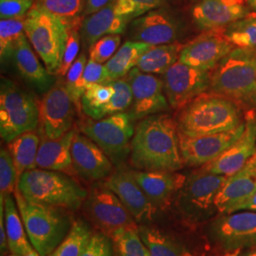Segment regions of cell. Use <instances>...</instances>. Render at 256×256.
<instances>
[{
	"mask_svg": "<svg viewBox=\"0 0 256 256\" xmlns=\"http://www.w3.org/2000/svg\"><path fill=\"white\" fill-rule=\"evenodd\" d=\"M152 46L144 42H126L104 64L110 82L126 77L130 70L137 66L140 58Z\"/></svg>",
	"mask_w": 256,
	"mask_h": 256,
	"instance_id": "f1b7e54d",
	"label": "cell"
},
{
	"mask_svg": "<svg viewBox=\"0 0 256 256\" xmlns=\"http://www.w3.org/2000/svg\"><path fill=\"white\" fill-rule=\"evenodd\" d=\"M132 92L126 77L96 84L88 88L81 98V108L90 119L101 120L126 112L132 106Z\"/></svg>",
	"mask_w": 256,
	"mask_h": 256,
	"instance_id": "30bf717a",
	"label": "cell"
},
{
	"mask_svg": "<svg viewBox=\"0 0 256 256\" xmlns=\"http://www.w3.org/2000/svg\"><path fill=\"white\" fill-rule=\"evenodd\" d=\"M70 28L62 19L34 4L25 18V34L46 70L57 75L63 60Z\"/></svg>",
	"mask_w": 256,
	"mask_h": 256,
	"instance_id": "8992f818",
	"label": "cell"
},
{
	"mask_svg": "<svg viewBox=\"0 0 256 256\" xmlns=\"http://www.w3.org/2000/svg\"><path fill=\"white\" fill-rule=\"evenodd\" d=\"M132 92V106L129 112L135 120L160 114L169 110L162 79L154 74H144L134 68L126 76Z\"/></svg>",
	"mask_w": 256,
	"mask_h": 256,
	"instance_id": "5bb4252c",
	"label": "cell"
},
{
	"mask_svg": "<svg viewBox=\"0 0 256 256\" xmlns=\"http://www.w3.org/2000/svg\"><path fill=\"white\" fill-rule=\"evenodd\" d=\"M256 192V154L242 169L228 176L214 200V207L222 214H232Z\"/></svg>",
	"mask_w": 256,
	"mask_h": 256,
	"instance_id": "7402d4cb",
	"label": "cell"
},
{
	"mask_svg": "<svg viewBox=\"0 0 256 256\" xmlns=\"http://www.w3.org/2000/svg\"><path fill=\"white\" fill-rule=\"evenodd\" d=\"M209 90L238 106H256V48L234 46L210 72Z\"/></svg>",
	"mask_w": 256,
	"mask_h": 256,
	"instance_id": "7a4b0ae2",
	"label": "cell"
},
{
	"mask_svg": "<svg viewBox=\"0 0 256 256\" xmlns=\"http://www.w3.org/2000/svg\"><path fill=\"white\" fill-rule=\"evenodd\" d=\"M106 82H110V79L106 74V70L104 68V66L88 59V63L86 64V68L84 70L82 77L72 96L75 104L77 106L79 104V102H81L82 94L88 88L96 84H102Z\"/></svg>",
	"mask_w": 256,
	"mask_h": 256,
	"instance_id": "74e56055",
	"label": "cell"
},
{
	"mask_svg": "<svg viewBox=\"0 0 256 256\" xmlns=\"http://www.w3.org/2000/svg\"><path fill=\"white\" fill-rule=\"evenodd\" d=\"M16 187L28 202L62 210H78L88 196L72 176L40 168L26 171Z\"/></svg>",
	"mask_w": 256,
	"mask_h": 256,
	"instance_id": "277c9868",
	"label": "cell"
},
{
	"mask_svg": "<svg viewBox=\"0 0 256 256\" xmlns=\"http://www.w3.org/2000/svg\"><path fill=\"white\" fill-rule=\"evenodd\" d=\"M142 9L144 14L152 10L158 9L164 4L165 0H133Z\"/></svg>",
	"mask_w": 256,
	"mask_h": 256,
	"instance_id": "7dc6e473",
	"label": "cell"
},
{
	"mask_svg": "<svg viewBox=\"0 0 256 256\" xmlns=\"http://www.w3.org/2000/svg\"><path fill=\"white\" fill-rule=\"evenodd\" d=\"M246 1L202 0L192 9V19L204 30L223 28L248 16Z\"/></svg>",
	"mask_w": 256,
	"mask_h": 256,
	"instance_id": "ffe728a7",
	"label": "cell"
},
{
	"mask_svg": "<svg viewBox=\"0 0 256 256\" xmlns=\"http://www.w3.org/2000/svg\"><path fill=\"white\" fill-rule=\"evenodd\" d=\"M25 256H40V254L37 252L36 250L34 248H32V250H30V252H28L27 254Z\"/></svg>",
	"mask_w": 256,
	"mask_h": 256,
	"instance_id": "f907efd6",
	"label": "cell"
},
{
	"mask_svg": "<svg viewBox=\"0 0 256 256\" xmlns=\"http://www.w3.org/2000/svg\"><path fill=\"white\" fill-rule=\"evenodd\" d=\"M16 256V254H10V256Z\"/></svg>",
	"mask_w": 256,
	"mask_h": 256,
	"instance_id": "db71d44e",
	"label": "cell"
},
{
	"mask_svg": "<svg viewBox=\"0 0 256 256\" xmlns=\"http://www.w3.org/2000/svg\"><path fill=\"white\" fill-rule=\"evenodd\" d=\"M130 36L133 41L152 46L171 44L178 36V25L164 10H152L133 19Z\"/></svg>",
	"mask_w": 256,
	"mask_h": 256,
	"instance_id": "44dd1931",
	"label": "cell"
},
{
	"mask_svg": "<svg viewBox=\"0 0 256 256\" xmlns=\"http://www.w3.org/2000/svg\"><path fill=\"white\" fill-rule=\"evenodd\" d=\"M256 210V192L248 198L246 202L241 203L239 206L236 207L234 212L238 210Z\"/></svg>",
	"mask_w": 256,
	"mask_h": 256,
	"instance_id": "c3c4849f",
	"label": "cell"
},
{
	"mask_svg": "<svg viewBox=\"0 0 256 256\" xmlns=\"http://www.w3.org/2000/svg\"><path fill=\"white\" fill-rule=\"evenodd\" d=\"M110 238L102 234H92L81 256H112Z\"/></svg>",
	"mask_w": 256,
	"mask_h": 256,
	"instance_id": "7bdbcfd3",
	"label": "cell"
},
{
	"mask_svg": "<svg viewBox=\"0 0 256 256\" xmlns=\"http://www.w3.org/2000/svg\"><path fill=\"white\" fill-rule=\"evenodd\" d=\"M76 132L77 129L74 128L57 138L40 137L37 168L61 172L70 176H76L72 158V146Z\"/></svg>",
	"mask_w": 256,
	"mask_h": 256,
	"instance_id": "d4e9b609",
	"label": "cell"
},
{
	"mask_svg": "<svg viewBox=\"0 0 256 256\" xmlns=\"http://www.w3.org/2000/svg\"><path fill=\"white\" fill-rule=\"evenodd\" d=\"M81 44V34L79 32V28H70L68 30V38L64 48V55L61 68L57 75L64 76L68 72L72 64L78 58Z\"/></svg>",
	"mask_w": 256,
	"mask_h": 256,
	"instance_id": "60d3db41",
	"label": "cell"
},
{
	"mask_svg": "<svg viewBox=\"0 0 256 256\" xmlns=\"http://www.w3.org/2000/svg\"><path fill=\"white\" fill-rule=\"evenodd\" d=\"M84 208L92 222L110 238L119 230L138 228L136 220L104 184L92 188L84 202Z\"/></svg>",
	"mask_w": 256,
	"mask_h": 256,
	"instance_id": "9c48e42d",
	"label": "cell"
},
{
	"mask_svg": "<svg viewBox=\"0 0 256 256\" xmlns=\"http://www.w3.org/2000/svg\"><path fill=\"white\" fill-rule=\"evenodd\" d=\"M92 236V230L86 222L74 221L66 238L48 256H81Z\"/></svg>",
	"mask_w": 256,
	"mask_h": 256,
	"instance_id": "d6a6232c",
	"label": "cell"
},
{
	"mask_svg": "<svg viewBox=\"0 0 256 256\" xmlns=\"http://www.w3.org/2000/svg\"><path fill=\"white\" fill-rule=\"evenodd\" d=\"M214 234L228 250L256 245V210L225 214L214 224Z\"/></svg>",
	"mask_w": 256,
	"mask_h": 256,
	"instance_id": "ac0fdd59",
	"label": "cell"
},
{
	"mask_svg": "<svg viewBox=\"0 0 256 256\" xmlns=\"http://www.w3.org/2000/svg\"><path fill=\"white\" fill-rule=\"evenodd\" d=\"M34 4L62 19L68 28H81L84 0H36Z\"/></svg>",
	"mask_w": 256,
	"mask_h": 256,
	"instance_id": "1f68e13d",
	"label": "cell"
},
{
	"mask_svg": "<svg viewBox=\"0 0 256 256\" xmlns=\"http://www.w3.org/2000/svg\"><path fill=\"white\" fill-rule=\"evenodd\" d=\"M256 256V252H254V254H250V256Z\"/></svg>",
	"mask_w": 256,
	"mask_h": 256,
	"instance_id": "f5cc1de1",
	"label": "cell"
},
{
	"mask_svg": "<svg viewBox=\"0 0 256 256\" xmlns=\"http://www.w3.org/2000/svg\"><path fill=\"white\" fill-rule=\"evenodd\" d=\"M86 63H88L86 56L84 54H81L80 56H78V58L74 61V64H72L68 72L66 74L64 84L70 92V96H72V94L75 92V88L82 77Z\"/></svg>",
	"mask_w": 256,
	"mask_h": 256,
	"instance_id": "ee69618b",
	"label": "cell"
},
{
	"mask_svg": "<svg viewBox=\"0 0 256 256\" xmlns=\"http://www.w3.org/2000/svg\"><path fill=\"white\" fill-rule=\"evenodd\" d=\"M40 122V110L34 98L7 78L0 86V136L7 144L34 131Z\"/></svg>",
	"mask_w": 256,
	"mask_h": 256,
	"instance_id": "52a82bcc",
	"label": "cell"
},
{
	"mask_svg": "<svg viewBox=\"0 0 256 256\" xmlns=\"http://www.w3.org/2000/svg\"><path fill=\"white\" fill-rule=\"evenodd\" d=\"M5 226L10 252L14 254L25 256L34 247L30 244L18 207L14 194L4 200Z\"/></svg>",
	"mask_w": 256,
	"mask_h": 256,
	"instance_id": "83f0119b",
	"label": "cell"
},
{
	"mask_svg": "<svg viewBox=\"0 0 256 256\" xmlns=\"http://www.w3.org/2000/svg\"><path fill=\"white\" fill-rule=\"evenodd\" d=\"M32 48L25 34L19 40L10 60L24 81L37 92H46L54 82V77L40 63L36 52Z\"/></svg>",
	"mask_w": 256,
	"mask_h": 256,
	"instance_id": "484cf974",
	"label": "cell"
},
{
	"mask_svg": "<svg viewBox=\"0 0 256 256\" xmlns=\"http://www.w3.org/2000/svg\"><path fill=\"white\" fill-rule=\"evenodd\" d=\"M180 133L203 136L227 132L242 124L238 106L216 93H203L189 102L176 117Z\"/></svg>",
	"mask_w": 256,
	"mask_h": 256,
	"instance_id": "3957f363",
	"label": "cell"
},
{
	"mask_svg": "<svg viewBox=\"0 0 256 256\" xmlns=\"http://www.w3.org/2000/svg\"><path fill=\"white\" fill-rule=\"evenodd\" d=\"M183 46L180 43L153 46L140 58L136 68L144 74H164L178 61Z\"/></svg>",
	"mask_w": 256,
	"mask_h": 256,
	"instance_id": "4dcf8cb0",
	"label": "cell"
},
{
	"mask_svg": "<svg viewBox=\"0 0 256 256\" xmlns=\"http://www.w3.org/2000/svg\"><path fill=\"white\" fill-rule=\"evenodd\" d=\"M131 174L158 209L167 207L186 180L185 176L174 172L138 170Z\"/></svg>",
	"mask_w": 256,
	"mask_h": 256,
	"instance_id": "cb8c5ba5",
	"label": "cell"
},
{
	"mask_svg": "<svg viewBox=\"0 0 256 256\" xmlns=\"http://www.w3.org/2000/svg\"><path fill=\"white\" fill-rule=\"evenodd\" d=\"M210 72L176 61L162 74L166 98L174 110H182L210 88Z\"/></svg>",
	"mask_w": 256,
	"mask_h": 256,
	"instance_id": "7c38bea8",
	"label": "cell"
},
{
	"mask_svg": "<svg viewBox=\"0 0 256 256\" xmlns=\"http://www.w3.org/2000/svg\"><path fill=\"white\" fill-rule=\"evenodd\" d=\"M41 138L36 131H28L8 144V150L12 155L16 169L18 182L26 171L37 168L36 156Z\"/></svg>",
	"mask_w": 256,
	"mask_h": 256,
	"instance_id": "f546056e",
	"label": "cell"
},
{
	"mask_svg": "<svg viewBox=\"0 0 256 256\" xmlns=\"http://www.w3.org/2000/svg\"><path fill=\"white\" fill-rule=\"evenodd\" d=\"M110 238L118 256H151L140 236L138 228L119 230Z\"/></svg>",
	"mask_w": 256,
	"mask_h": 256,
	"instance_id": "e575fe53",
	"label": "cell"
},
{
	"mask_svg": "<svg viewBox=\"0 0 256 256\" xmlns=\"http://www.w3.org/2000/svg\"><path fill=\"white\" fill-rule=\"evenodd\" d=\"M25 18L0 20V56L1 63H7L19 40L25 36Z\"/></svg>",
	"mask_w": 256,
	"mask_h": 256,
	"instance_id": "836d02e7",
	"label": "cell"
},
{
	"mask_svg": "<svg viewBox=\"0 0 256 256\" xmlns=\"http://www.w3.org/2000/svg\"><path fill=\"white\" fill-rule=\"evenodd\" d=\"M14 196L30 244L40 256H50L72 224L61 209L28 202L18 187Z\"/></svg>",
	"mask_w": 256,
	"mask_h": 256,
	"instance_id": "5b68a950",
	"label": "cell"
},
{
	"mask_svg": "<svg viewBox=\"0 0 256 256\" xmlns=\"http://www.w3.org/2000/svg\"><path fill=\"white\" fill-rule=\"evenodd\" d=\"M72 158L76 174L84 180H106L114 173L113 162L101 147L79 131L74 136Z\"/></svg>",
	"mask_w": 256,
	"mask_h": 256,
	"instance_id": "2e32d148",
	"label": "cell"
},
{
	"mask_svg": "<svg viewBox=\"0 0 256 256\" xmlns=\"http://www.w3.org/2000/svg\"><path fill=\"white\" fill-rule=\"evenodd\" d=\"M129 21V19L118 14L113 2H111L104 8L82 20L80 34L84 46L90 48L106 36L122 34Z\"/></svg>",
	"mask_w": 256,
	"mask_h": 256,
	"instance_id": "4316f807",
	"label": "cell"
},
{
	"mask_svg": "<svg viewBox=\"0 0 256 256\" xmlns=\"http://www.w3.org/2000/svg\"><path fill=\"white\" fill-rule=\"evenodd\" d=\"M245 124L227 132L203 136H187L178 132L180 147L184 164L203 166L232 146L245 130Z\"/></svg>",
	"mask_w": 256,
	"mask_h": 256,
	"instance_id": "9a60e30c",
	"label": "cell"
},
{
	"mask_svg": "<svg viewBox=\"0 0 256 256\" xmlns=\"http://www.w3.org/2000/svg\"><path fill=\"white\" fill-rule=\"evenodd\" d=\"M18 185L16 169L8 148L0 151V200L14 194Z\"/></svg>",
	"mask_w": 256,
	"mask_h": 256,
	"instance_id": "f35d334b",
	"label": "cell"
},
{
	"mask_svg": "<svg viewBox=\"0 0 256 256\" xmlns=\"http://www.w3.org/2000/svg\"><path fill=\"white\" fill-rule=\"evenodd\" d=\"M241 137L221 155L200 169L216 174L230 176L242 169L256 154V119L250 116Z\"/></svg>",
	"mask_w": 256,
	"mask_h": 256,
	"instance_id": "d6986e66",
	"label": "cell"
},
{
	"mask_svg": "<svg viewBox=\"0 0 256 256\" xmlns=\"http://www.w3.org/2000/svg\"><path fill=\"white\" fill-rule=\"evenodd\" d=\"M113 0H84L86 6H84V16H90L98 10L104 8L110 4Z\"/></svg>",
	"mask_w": 256,
	"mask_h": 256,
	"instance_id": "bcb514c9",
	"label": "cell"
},
{
	"mask_svg": "<svg viewBox=\"0 0 256 256\" xmlns=\"http://www.w3.org/2000/svg\"><path fill=\"white\" fill-rule=\"evenodd\" d=\"M140 236L151 256H183L180 248L162 232L154 228L138 229Z\"/></svg>",
	"mask_w": 256,
	"mask_h": 256,
	"instance_id": "d590c367",
	"label": "cell"
},
{
	"mask_svg": "<svg viewBox=\"0 0 256 256\" xmlns=\"http://www.w3.org/2000/svg\"><path fill=\"white\" fill-rule=\"evenodd\" d=\"M130 164L142 171L176 172L184 165L176 122L156 114L138 122L131 140Z\"/></svg>",
	"mask_w": 256,
	"mask_h": 256,
	"instance_id": "6da1fadb",
	"label": "cell"
},
{
	"mask_svg": "<svg viewBox=\"0 0 256 256\" xmlns=\"http://www.w3.org/2000/svg\"><path fill=\"white\" fill-rule=\"evenodd\" d=\"M77 104L66 84L58 82L45 92L41 101L39 135L57 138L74 128Z\"/></svg>",
	"mask_w": 256,
	"mask_h": 256,
	"instance_id": "8fae6325",
	"label": "cell"
},
{
	"mask_svg": "<svg viewBox=\"0 0 256 256\" xmlns=\"http://www.w3.org/2000/svg\"><path fill=\"white\" fill-rule=\"evenodd\" d=\"M225 34L234 46L256 48V18L248 16L230 24Z\"/></svg>",
	"mask_w": 256,
	"mask_h": 256,
	"instance_id": "8d00e7d4",
	"label": "cell"
},
{
	"mask_svg": "<svg viewBox=\"0 0 256 256\" xmlns=\"http://www.w3.org/2000/svg\"><path fill=\"white\" fill-rule=\"evenodd\" d=\"M234 48L224 28L209 30L184 45L178 61L198 70L212 72Z\"/></svg>",
	"mask_w": 256,
	"mask_h": 256,
	"instance_id": "4fadbf2b",
	"label": "cell"
},
{
	"mask_svg": "<svg viewBox=\"0 0 256 256\" xmlns=\"http://www.w3.org/2000/svg\"><path fill=\"white\" fill-rule=\"evenodd\" d=\"M34 0H0V18H18L27 16Z\"/></svg>",
	"mask_w": 256,
	"mask_h": 256,
	"instance_id": "b9f144b4",
	"label": "cell"
},
{
	"mask_svg": "<svg viewBox=\"0 0 256 256\" xmlns=\"http://www.w3.org/2000/svg\"><path fill=\"white\" fill-rule=\"evenodd\" d=\"M0 248H1L2 256L7 254V252L10 250L6 226H5V209H4L3 200H0Z\"/></svg>",
	"mask_w": 256,
	"mask_h": 256,
	"instance_id": "f6af8a7d",
	"label": "cell"
},
{
	"mask_svg": "<svg viewBox=\"0 0 256 256\" xmlns=\"http://www.w3.org/2000/svg\"><path fill=\"white\" fill-rule=\"evenodd\" d=\"M183 256H192L191 254H183ZM224 256H238V250L236 252H229V254H225Z\"/></svg>",
	"mask_w": 256,
	"mask_h": 256,
	"instance_id": "816d5d0a",
	"label": "cell"
},
{
	"mask_svg": "<svg viewBox=\"0 0 256 256\" xmlns=\"http://www.w3.org/2000/svg\"><path fill=\"white\" fill-rule=\"evenodd\" d=\"M120 40V34H110L102 37L88 48L90 59L100 64L108 62L118 50Z\"/></svg>",
	"mask_w": 256,
	"mask_h": 256,
	"instance_id": "ab89813d",
	"label": "cell"
},
{
	"mask_svg": "<svg viewBox=\"0 0 256 256\" xmlns=\"http://www.w3.org/2000/svg\"><path fill=\"white\" fill-rule=\"evenodd\" d=\"M134 119L122 112L101 120H86L79 126L81 133L101 147L113 164H118L130 155L134 136Z\"/></svg>",
	"mask_w": 256,
	"mask_h": 256,
	"instance_id": "ba28073f",
	"label": "cell"
},
{
	"mask_svg": "<svg viewBox=\"0 0 256 256\" xmlns=\"http://www.w3.org/2000/svg\"><path fill=\"white\" fill-rule=\"evenodd\" d=\"M104 184L114 192L138 223L149 222L158 208L135 180L131 171H118L110 174Z\"/></svg>",
	"mask_w": 256,
	"mask_h": 256,
	"instance_id": "e0dca14e",
	"label": "cell"
},
{
	"mask_svg": "<svg viewBox=\"0 0 256 256\" xmlns=\"http://www.w3.org/2000/svg\"><path fill=\"white\" fill-rule=\"evenodd\" d=\"M227 176L216 174L200 169L186 178L182 190V200L188 210L204 212L214 206L216 194L227 180Z\"/></svg>",
	"mask_w": 256,
	"mask_h": 256,
	"instance_id": "603a6c76",
	"label": "cell"
},
{
	"mask_svg": "<svg viewBox=\"0 0 256 256\" xmlns=\"http://www.w3.org/2000/svg\"><path fill=\"white\" fill-rule=\"evenodd\" d=\"M247 2L250 8L256 10V0H247Z\"/></svg>",
	"mask_w": 256,
	"mask_h": 256,
	"instance_id": "681fc988",
	"label": "cell"
}]
</instances>
